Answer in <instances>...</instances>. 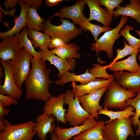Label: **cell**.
I'll return each instance as SVG.
<instances>
[{
  "instance_id": "obj_1",
  "label": "cell",
  "mask_w": 140,
  "mask_h": 140,
  "mask_svg": "<svg viewBox=\"0 0 140 140\" xmlns=\"http://www.w3.org/2000/svg\"><path fill=\"white\" fill-rule=\"evenodd\" d=\"M31 65L30 72L24 82L25 99L45 102L52 96L49 90L50 86L53 82L49 78L51 68L47 67L46 61L41 58H33Z\"/></svg>"
},
{
  "instance_id": "obj_2",
  "label": "cell",
  "mask_w": 140,
  "mask_h": 140,
  "mask_svg": "<svg viewBox=\"0 0 140 140\" xmlns=\"http://www.w3.org/2000/svg\"><path fill=\"white\" fill-rule=\"evenodd\" d=\"M104 96L103 109H117L121 110L129 106L127 101L135 96L134 92L120 86L116 80H113L108 87Z\"/></svg>"
},
{
  "instance_id": "obj_3",
  "label": "cell",
  "mask_w": 140,
  "mask_h": 140,
  "mask_svg": "<svg viewBox=\"0 0 140 140\" xmlns=\"http://www.w3.org/2000/svg\"><path fill=\"white\" fill-rule=\"evenodd\" d=\"M132 121L130 116L106 121L102 131L104 138L106 140H127L129 136L134 137Z\"/></svg>"
},
{
  "instance_id": "obj_4",
  "label": "cell",
  "mask_w": 140,
  "mask_h": 140,
  "mask_svg": "<svg viewBox=\"0 0 140 140\" xmlns=\"http://www.w3.org/2000/svg\"><path fill=\"white\" fill-rule=\"evenodd\" d=\"M52 18L51 17L43 22L41 30L50 37L57 36L67 43L81 33V29L78 28L74 24L66 19H60L62 23L60 25H53L50 22Z\"/></svg>"
},
{
  "instance_id": "obj_5",
  "label": "cell",
  "mask_w": 140,
  "mask_h": 140,
  "mask_svg": "<svg viewBox=\"0 0 140 140\" xmlns=\"http://www.w3.org/2000/svg\"><path fill=\"white\" fill-rule=\"evenodd\" d=\"M4 131L0 133V140H32L36 134L34 130L35 124L33 120L13 125L5 119Z\"/></svg>"
},
{
  "instance_id": "obj_6",
  "label": "cell",
  "mask_w": 140,
  "mask_h": 140,
  "mask_svg": "<svg viewBox=\"0 0 140 140\" xmlns=\"http://www.w3.org/2000/svg\"><path fill=\"white\" fill-rule=\"evenodd\" d=\"M33 58L24 48L21 49L15 58L8 61L18 87L21 88L30 71V64Z\"/></svg>"
},
{
  "instance_id": "obj_7",
  "label": "cell",
  "mask_w": 140,
  "mask_h": 140,
  "mask_svg": "<svg viewBox=\"0 0 140 140\" xmlns=\"http://www.w3.org/2000/svg\"><path fill=\"white\" fill-rule=\"evenodd\" d=\"M72 90H67L64 94V103L68 108L65 115L67 123L72 126L81 124L84 120L91 115L85 111L80 104L78 97L75 96Z\"/></svg>"
},
{
  "instance_id": "obj_8",
  "label": "cell",
  "mask_w": 140,
  "mask_h": 140,
  "mask_svg": "<svg viewBox=\"0 0 140 140\" xmlns=\"http://www.w3.org/2000/svg\"><path fill=\"white\" fill-rule=\"evenodd\" d=\"M128 19V17L122 16L119 23L115 28L106 32L96 42L91 44V50L97 53L104 51L108 58H112L114 43L121 36L119 32L124 24L127 23Z\"/></svg>"
},
{
  "instance_id": "obj_9",
  "label": "cell",
  "mask_w": 140,
  "mask_h": 140,
  "mask_svg": "<svg viewBox=\"0 0 140 140\" xmlns=\"http://www.w3.org/2000/svg\"><path fill=\"white\" fill-rule=\"evenodd\" d=\"M0 61L4 69L5 75L4 83L0 85V94H6L16 100L19 99L23 95V91L16 83L8 61L0 59Z\"/></svg>"
},
{
  "instance_id": "obj_10",
  "label": "cell",
  "mask_w": 140,
  "mask_h": 140,
  "mask_svg": "<svg viewBox=\"0 0 140 140\" xmlns=\"http://www.w3.org/2000/svg\"><path fill=\"white\" fill-rule=\"evenodd\" d=\"M108 87H104L91 93L78 97L84 109L91 115L90 116L93 117L95 119L99 118L98 112L103 109L100 105V101Z\"/></svg>"
},
{
  "instance_id": "obj_11",
  "label": "cell",
  "mask_w": 140,
  "mask_h": 140,
  "mask_svg": "<svg viewBox=\"0 0 140 140\" xmlns=\"http://www.w3.org/2000/svg\"><path fill=\"white\" fill-rule=\"evenodd\" d=\"M64 94L60 93L57 96H52L45 102L43 113L53 116L58 122L63 124L67 123L65 118L66 110L64 106Z\"/></svg>"
},
{
  "instance_id": "obj_12",
  "label": "cell",
  "mask_w": 140,
  "mask_h": 140,
  "mask_svg": "<svg viewBox=\"0 0 140 140\" xmlns=\"http://www.w3.org/2000/svg\"><path fill=\"white\" fill-rule=\"evenodd\" d=\"M39 52L41 55V58L43 60L48 61L57 68L59 71L58 77L69 71L73 70L77 64L74 59H63L51 52L48 49L45 51L40 50Z\"/></svg>"
},
{
  "instance_id": "obj_13",
  "label": "cell",
  "mask_w": 140,
  "mask_h": 140,
  "mask_svg": "<svg viewBox=\"0 0 140 140\" xmlns=\"http://www.w3.org/2000/svg\"><path fill=\"white\" fill-rule=\"evenodd\" d=\"M97 122L93 117L90 116L85 120L81 125L69 128H62L59 126L56 127L54 132L59 140H69L72 137L89 129L94 127Z\"/></svg>"
},
{
  "instance_id": "obj_14",
  "label": "cell",
  "mask_w": 140,
  "mask_h": 140,
  "mask_svg": "<svg viewBox=\"0 0 140 140\" xmlns=\"http://www.w3.org/2000/svg\"><path fill=\"white\" fill-rule=\"evenodd\" d=\"M113 75L118 83L123 88L135 93L140 92V71L134 73L115 72Z\"/></svg>"
},
{
  "instance_id": "obj_15",
  "label": "cell",
  "mask_w": 140,
  "mask_h": 140,
  "mask_svg": "<svg viewBox=\"0 0 140 140\" xmlns=\"http://www.w3.org/2000/svg\"><path fill=\"white\" fill-rule=\"evenodd\" d=\"M86 4L85 0L77 1L73 5L62 8L59 11L51 17L52 18L58 16L61 18H66L71 19L73 24L80 26L85 17L83 12Z\"/></svg>"
},
{
  "instance_id": "obj_16",
  "label": "cell",
  "mask_w": 140,
  "mask_h": 140,
  "mask_svg": "<svg viewBox=\"0 0 140 140\" xmlns=\"http://www.w3.org/2000/svg\"><path fill=\"white\" fill-rule=\"evenodd\" d=\"M55 118L53 116L43 113L36 118L34 130L40 140H46L47 134L54 132L56 127Z\"/></svg>"
},
{
  "instance_id": "obj_17",
  "label": "cell",
  "mask_w": 140,
  "mask_h": 140,
  "mask_svg": "<svg viewBox=\"0 0 140 140\" xmlns=\"http://www.w3.org/2000/svg\"><path fill=\"white\" fill-rule=\"evenodd\" d=\"M21 48L15 36L4 38L0 43V59L4 61L13 60Z\"/></svg>"
},
{
  "instance_id": "obj_18",
  "label": "cell",
  "mask_w": 140,
  "mask_h": 140,
  "mask_svg": "<svg viewBox=\"0 0 140 140\" xmlns=\"http://www.w3.org/2000/svg\"><path fill=\"white\" fill-rule=\"evenodd\" d=\"M90 10L88 19L95 20L102 23L104 26L110 27L112 20V14L106 8H102L96 0H85Z\"/></svg>"
},
{
  "instance_id": "obj_19",
  "label": "cell",
  "mask_w": 140,
  "mask_h": 140,
  "mask_svg": "<svg viewBox=\"0 0 140 140\" xmlns=\"http://www.w3.org/2000/svg\"><path fill=\"white\" fill-rule=\"evenodd\" d=\"M114 78L103 80L94 81L84 85H78L72 82L71 86L74 96L79 97L89 94L105 87H108Z\"/></svg>"
},
{
  "instance_id": "obj_20",
  "label": "cell",
  "mask_w": 140,
  "mask_h": 140,
  "mask_svg": "<svg viewBox=\"0 0 140 140\" xmlns=\"http://www.w3.org/2000/svg\"><path fill=\"white\" fill-rule=\"evenodd\" d=\"M59 78L55 82L56 85L60 86L64 85L69 82L77 81L80 83V85H84L93 81L107 79L103 78H96L93 76L87 69L85 72L82 74L77 75L74 73H71L68 71L59 77Z\"/></svg>"
},
{
  "instance_id": "obj_21",
  "label": "cell",
  "mask_w": 140,
  "mask_h": 140,
  "mask_svg": "<svg viewBox=\"0 0 140 140\" xmlns=\"http://www.w3.org/2000/svg\"><path fill=\"white\" fill-rule=\"evenodd\" d=\"M130 3L125 6L119 5L114 11L113 16L118 18L120 15L130 17L140 23V2L139 0H130Z\"/></svg>"
},
{
  "instance_id": "obj_22",
  "label": "cell",
  "mask_w": 140,
  "mask_h": 140,
  "mask_svg": "<svg viewBox=\"0 0 140 140\" xmlns=\"http://www.w3.org/2000/svg\"><path fill=\"white\" fill-rule=\"evenodd\" d=\"M18 2L21 8L20 14L18 17L15 18V24L12 27L7 31L0 32V38L1 39L19 33V31L26 26V12L29 5L23 2L21 0H19Z\"/></svg>"
},
{
  "instance_id": "obj_23",
  "label": "cell",
  "mask_w": 140,
  "mask_h": 140,
  "mask_svg": "<svg viewBox=\"0 0 140 140\" xmlns=\"http://www.w3.org/2000/svg\"><path fill=\"white\" fill-rule=\"evenodd\" d=\"M139 50L133 53L124 60L115 62L108 68V70L114 72L126 70L131 73L140 71V67L137 60V55Z\"/></svg>"
},
{
  "instance_id": "obj_24",
  "label": "cell",
  "mask_w": 140,
  "mask_h": 140,
  "mask_svg": "<svg viewBox=\"0 0 140 140\" xmlns=\"http://www.w3.org/2000/svg\"><path fill=\"white\" fill-rule=\"evenodd\" d=\"M97 125L95 127L87 129L73 137V140H106L102 133L105 125L103 121H97Z\"/></svg>"
},
{
  "instance_id": "obj_25",
  "label": "cell",
  "mask_w": 140,
  "mask_h": 140,
  "mask_svg": "<svg viewBox=\"0 0 140 140\" xmlns=\"http://www.w3.org/2000/svg\"><path fill=\"white\" fill-rule=\"evenodd\" d=\"M28 35L32 39V43L34 48L39 47L41 50L48 49L51 41L50 37L46 33L33 29H27Z\"/></svg>"
},
{
  "instance_id": "obj_26",
  "label": "cell",
  "mask_w": 140,
  "mask_h": 140,
  "mask_svg": "<svg viewBox=\"0 0 140 140\" xmlns=\"http://www.w3.org/2000/svg\"><path fill=\"white\" fill-rule=\"evenodd\" d=\"M80 49V47L76 44L71 43L67 44L64 47L55 48L50 51L63 59H79L81 57V54L77 52Z\"/></svg>"
},
{
  "instance_id": "obj_27",
  "label": "cell",
  "mask_w": 140,
  "mask_h": 140,
  "mask_svg": "<svg viewBox=\"0 0 140 140\" xmlns=\"http://www.w3.org/2000/svg\"><path fill=\"white\" fill-rule=\"evenodd\" d=\"M26 26L28 29L41 30L43 23L45 21L38 14L36 9L29 5L26 12Z\"/></svg>"
},
{
  "instance_id": "obj_28",
  "label": "cell",
  "mask_w": 140,
  "mask_h": 140,
  "mask_svg": "<svg viewBox=\"0 0 140 140\" xmlns=\"http://www.w3.org/2000/svg\"><path fill=\"white\" fill-rule=\"evenodd\" d=\"M27 29L24 27L20 33L15 35L19 40L21 48H24L34 58H41V55L39 52L36 51L31 41L28 38Z\"/></svg>"
},
{
  "instance_id": "obj_29",
  "label": "cell",
  "mask_w": 140,
  "mask_h": 140,
  "mask_svg": "<svg viewBox=\"0 0 140 140\" xmlns=\"http://www.w3.org/2000/svg\"><path fill=\"white\" fill-rule=\"evenodd\" d=\"M126 103L128 106L133 107L135 110V115L132 117V125L135 128L138 126L136 131V135L139 136L140 135V92L137 93V96L134 98L128 100Z\"/></svg>"
},
{
  "instance_id": "obj_30",
  "label": "cell",
  "mask_w": 140,
  "mask_h": 140,
  "mask_svg": "<svg viewBox=\"0 0 140 140\" xmlns=\"http://www.w3.org/2000/svg\"><path fill=\"white\" fill-rule=\"evenodd\" d=\"M134 108L132 107L129 106L126 109L120 111H114L103 108L100 110L97 114H102L109 117L110 121L113 120L122 118H127L131 116H134L135 114Z\"/></svg>"
},
{
  "instance_id": "obj_31",
  "label": "cell",
  "mask_w": 140,
  "mask_h": 140,
  "mask_svg": "<svg viewBox=\"0 0 140 140\" xmlns=\"http://www.w3.org/2000/svg\"><path fill=\"white\" fill-rule=\"evenodd\" d=\"M82 30H88L92 33L94 37L95 42L97 40L99 35L101 33L111 30L113 28L110 27L102 26L92 23L85 17L83 19L82 23L80 26Z\"/></svg>"
},
{
  "instance_id": "obj_32",
  "label": "cell",
  "mask_w": 140,
  "mask_h": 140,
  "mask_svg": "<svg viewBox=\"0 0 140 140\" xmlns=\"http://www.w3.org/2000/svg\"><path fill=\"white\" fill-rule=\"evenodd\" d=\"M124 28L121 29L120 34L123 36L128 43V45L136 49H140V39H138L131 34L129 32L130 30H133L134 26L127 24L124 26Z\"/></svg>"
},
{
  "instance_id": "obj_33",
  "label": "cell",
  "mask_w": 140,
  "mask_h": 140,
  "mask_svg": "<svg viewBox=\"0 0 140 140\" xmlns=\"http://www.w3.org/2000/svg\"><path fill=\"white\" fill-rule=\"evenodd\" d=\"M123 42L124 45V48L122 49L118 48L116 50L117 55L110 64L104 66L107 69L111 67L115 62L118 60L122 59L128 55H131L137 51L140 50V49H135L127 44L125 40H124Z\"/></svg>"
},
{
  "instance_id": "obj_34",
  "label": "cell",
  "mask_w": 140,
  "mask_h": 140,
  "mask_svg": "<svg viewBox=\"0 0 140 140\" xmlns=\"http://www.w3.org/2000/svg\"><path fill=\"white\" fill-rule=\"evenodd\" d=\"M93 67L89 70V72L96 78H103L106 79L114 78L113 75L108 74L107 69L104 66H102L97 64H93Z\"/></svg>"
},
{
  "instance_id": "obj_35",
  "label": "cell",
  "mask_w": 140,
  "mask_h": 140,
  "mask_svg": "<svg viewBox=\"0 0 140 140\" xmlns=\"http://www.w3.org/2000/svg\"><path fill=\"white\" fill-rule=\"evenodd\" d=\"M96 1L100 5L104 6L112 15L114 9L123 2L122 0H96Z\"/></svg>"
},
{
  "instance_id": "obj_36",
  "label": "cell",
  "mask_w": 140,
  "mask_h": 140,
  "mask_svg": "<svg viewBox=\"0 0 140 140\" xmlns=\"http://www.w3.org/2000/svg\"><path fill=\"white\" fill-rule=\"evenodd\" d=\"M65 42L61 38L56 36L51 37V41L49 44L48 48L50 49L62 47L67 45Z\"/></svg>"
},
{
  "instance_id": "obj_37",
  "label": "cell",
  "mask_w": 140,
  "mask_h": 140,
  "mask_svg": "<svg viewBox=\"0 0 140 140\" xmlns=\"http://www.w3.org/2000/svg\"><path fill=\"white\" fill-rule=\"evenodd\" d=\"M0 100L6 108L8 107L11 105H17L18 104L17 100L11 96L1 94H0Z\"/></svg>"
},
{
  "instance_id": "obj_38",
  "label": "cell",
  "mask_w": 140,
  "mask_h": 140,
  "mask_svg": "<svg viewBox=\"0 0 140 140\" xmlns=\"http://www.w3.org/2000/svg\"><path fill=\"white\" fill-rule=\"evenodd\" d=\"M21 1L36 9L43 4L42 1L41 0H22Z\"/></svg>"
},
{
  "instance_id": "obj_39",
  "label": "cell",
  "mask_w": 140,
  "mask_h": 140,
  "mask_svg": "<svg viewBox=\"0 0 140 140\" xmlns=\"http://www.w3.org/2000/svg\"><path fill=\"white\" fill-rule=\"evenodd\" d=\"M18 1L17 0H7L4 3L5 8L7 9L12 8L13 10V9L15 10V6L18 5L19 4Z\"/></svg>"
},
{
  "instance_id": "obj_40",
  "label": "cell",
  "mask_w": 140,
  "mask_h": 140,
  "mask_svg": "<svg viewBox=\"0 0 140 140\" xmlns=\"http://www.w3.org/2000/svg\"><path fill=\"white\" fill-rule=\"evenodd\" d=\"M11 111L9 109H7L4 106L2 102L0 101V117L8 115Z\"/></svg>"
},
{
  "instance_id": "obj_41",
  "label": "cell",
  "mask_w": 140,
  "mask_h": 140,
  "mask_svg": "<svg viewBox=\"0 0 140 140\" xmlns=\"http://www.w3.org/2000/svg\"><path fill=\"white\" fill-rule=\"evenodd\" d=\"M63 1L62 0H46L45 2L48 6L52 7L58 5L59 3Z\"/></svg>"
},
{
  "instance_id": "obj_42",
  "label": "cell",
  "mask_w": 140,
  "mask_h": 140,
  "mask_svg": "<svg viewBox=\"0 0 140 140\" xmlns=\"http://www.w3.org/2000/svg\"><path fill=\"white\" fill-rule=\"evenodd\" d=\"M4 116L0 117V132H2L4 131L6 125L5 119Z\"/></svg>"
},
{
  "instance_id": "obj_43",
  "label": "cell",
  "mask_w": 140,
  "mask_h": 140,
  "mask_svg": "<svg viewBox=\"0 0 140 140\" xmlns=\"http://www.w3.org/2000/svg\"><path fill=\"white\" fill-rule=\"evenodd\" d=\"M50 138L51 140H59L57 135L54 132L51 134Z\"/></svg>"
},
{
  "instance_id": "obj_44",
  "label": "cell",
  "mask_w": 140,
  "mask_h": 140,
  "mask_svg": "<svg viewBox=\"0 0 140 140\" xmlns=\"http://www.w3.org/2000/svg\"><path fill=\"white\" fill-rule=\"evenodd\" d=\"M138 59H139V61H140V53H139L138 55ZM139 66H140V65H139Z\"/></svg>"
},
{
  "instance_id": "obj_45",
  "label": "cell",
  "mask_w": 140,
  "mask_h": 140,
  "mask_svg": "<svg viewBox=\"0 0 140 140\" xmlns=\"http://www.w3.org/2000/svg\"><path fill=\"white\" fill-rule=\"evenodd\" d=\"M139 122H140V119H139Z\"/></svg>"
},
{
  "instance_id": "obj_46",
  "label": "cell",
  "mask_w": 140,
  "mask_h": 140,
  "mask_svg": "<svg viewBox=\"0 0 140 140\" xmlns=\"http://www.w3.org/2000/svg\"><path fill=\"white\" fill-rule=\"evenodd\" d=\"M139 1H140V0H139Z\"/></svg>"
}]
</instances>
